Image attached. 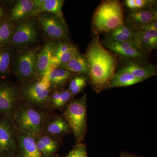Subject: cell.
<instances>
[{
    "label": "cell",
    "instance_id": "23",
    "mask_svg": "<svg viewBox=\"0 0 157 157\" xmlns=\"http://www.w3.org/2000/svg\"><path fill=\"white\" fill-rule=\"evenodd\" d=\"M53 46L51 42L46 43L38 54L37 73L40 77L45 75L50 67Z\"/></svg>",
    "mask_w": 157,
    "mask_h": 157
},
{
    "label": "cell",
    "instance_id": "28",
    "mask_svg": "<svg viewBox=\"0 0 157 157\" xmlns=\"http://www.w3.org/2000/svg\"><path fill=\"white\" fill-rule=\"evenodd\" d=\"M75 48L76 47L74 45L70 43L65 42H59L56 45H54L52 56L58 59L63 54Z\"/></svg>",
    "mask_w": 157,
    "mask_h": 157
},
{
    "label": "cell",
    "instance_id": "12",
    "mask_svg": "<svg viewBox=\"0 0 157 157\" xmlns=\"http://www.w3.org/2000/svg\"><path fill=\"white\" fill-rule=\"evenodd\" d=\"M17 151L16 157H43L36 143V137L16 131Z\"/></svg>",
    "mask_w": 157,
    "mask_h": 157
},
{
    "label": "cell",
    "instance_id": "11",
    "mask_svg": "<svg viewBox=\"0 0 157 157\" xmlns=\"http://www.w3.org/2000/svg\"><path fill=\"white\" fill-rule=\"evenodd\" d=\"M37 36L35 22L32 21H25L14 27L10 43L14 46H25L35 42Z\"/></svg>",
    "mask_w": 157,
    "mask_h": 157
},
{
    "label": "cell",
    "instance_id": "22",
    "mask_svg": "<svg viewBox=\"0 0 157 157\" xmlns=\"http://www.w3.org/2000/svg\"><path fill=\"white\" fill-rule=\"evenodd\" d=\"M142 81L128 72L120 70L113 75L107 89L130 86Z\"/></svg>",
    "mask_w": 157,
    "mask_h": 157
},
{
    "label": "cell",
    "instance_id": "19",
    "mask_svg": "<svg viewBox=\"0 0 157 157\" xmlns=\"http://www.w3.org/2000/svg\"><path fill=\"white\" fill-rule=\"evenodd\" d=\"M136 30L131 25L124 24L107 34L106 40L118 42H135Z\"/></svg>",
    "mask_w": 157,
    "mask_h": 157
},
{
    "label": "cell",
    "instance_id": "1",
    "mask_svg": "<svg viewBox=\"0 0 157 157\" xmlns=\"http://www.w3.org/2000/svg\"><path fill=\"white\" fill-rule=\"evenodd\" d=\"M84 57L89 67L90 83L96 92L101 93L107 89L115 74L116 58L97 38L91 41Z\"/></svg>",
    "mask_w": 157,
    "mask_h": 157
},
{
    "label": "cell",
    "instance_id": "8",
    "mask_svg": "<svg viewBox=\"0 0 157 157\" xmlns=\"http://www.w3.org/2000/svg\"><path fill=\"white\" fill-rule=\"evenodd\" d=\"M20 89L9 82H0V111L3 115L11 116L20 104Z\"/></svg>",
    "mask_w": 157,
    "mask_h": 157
},
{
    "label": "cell",
    "instance_id": "7",
    "mask_svg": "<svg viewBox=\"0 0 157 157\" xmlns=\"http://www.w3.org/2000/svg\"><path fill=\"white\" fill-rule=\"evenodd\" d=\"M38 53L36 49H29L21 52L15 63V73L20 80L26 83L38 76L37 59Z\"/></svg>",
    "mask_w": 157,
    "mask_h": 157
},
{
    "label": "cell",
    "instance_id": "16",
    "mask_svg": "<svg viewBox=\"0 0 157 157\" xmlns=\"http://www.w3.org/2000/svg\"><path fill=\"white\" fill-rule=\"evenodd\" d=\"M156 9L152 8H144L132 10L127 16L124 22L132 27L157 21Z\"/></svg>",
    "mask_w": 157,
    "mask_h": 157
},
{
    "label": "cell",
    "instance_id": "30",
    "mask_svg": "<svg viewBox=\"0 0 157 157\" xmlns=\"http://www.w3.org/2000/svg\"><path fill=\"white\" fill-rule=\"evenodd\" d=\"M87 76L85 75H78L74 76L71 78L68 89L70 91H71L80 84L87 83Z\"/></svg>",
    "mask_w": 157,
    "mask_h": 157
},
{
    "label": "cell",
    "instance_id": "34",
    "mask_svg": "<svg viewBox=\"0 0 157 157\" xmlns=\"http://www.w3.org/2000/svg\"><path fill=\"white\" fill-rule=\"evenodd\" d=\"M119 157H144L136 155H133L132 154L126 152L125 151H122L121 152L120 156Z\"/></svg>",
    "mask_w": 157,
    "mask_h": 157
},
{
    "label": "cell",
    "instance_id": "27",
    "mask_svg": "<svg viewBox=\"0 0 157 157\" xmlns=\"http://www.w3.org/2000/svg\"><path fill=\"white\" fill-rule=\"evenodd\" d=\"M63 157H88L86 144L82 143L76 144L68 154Z\"/></svg>",
    "mask_w": 157,
    "mask_h": 157
},
{
    "label": "cell",
    "instance_id": "31",
    "mask_svg": "<svg viewBox=\"0 0 157 157\" xmlns=\"http://www.w3.org/2000/svg\"><path fill=\"white\" fill-rule=\"evenodd\" d=\"M77 49L76 48H73V49L68 51L65 53L63 54L59 57L58 59L60 63V66L62 65L65 64L67 63L73 57V55Z\"/></svg>",
    "mask_w": 157,
    "mask_h": 157
},
{
    "label": "cell",
    "instance_id": "36",
    "mask_svg": "<svg viewBox=\"0 0 157 157\" xmlns=\"http://www.w3.org/2000/svg\"><path fill=\"white\" fill-rule=\"evenodd\" d=\"M2 112H1V111H0V115H2Z\"/></svg>",
    "mask_w": 157,
    "mask_h": 157
},
{
    "label": "cell",
    "instance_id": "24",
    "mask_svg": "<svg viewBox=\"0 0 157 157\" xmlns=\"http://www.w3.org/2000/svg\"><path fill=\"white\" fill-rule=\"evenodd\" d=\"M64 3V1L63 0H44L42 6L37 11V14L41 12H49L65 21L62 12Z\"/></svg>",
    "mask_w": 157,
    "mask_h": 157
},
{
    "label": "cell",
    "instance_id": "3",
    "mask_svg": "<svg viewBox=\"0 0 157 157\" xmlns=\"http://www.w3.org/2000/svg\"><path fill=\"white\" fill-rule=\"evenodd\" d=\"M123 8L117 0L103 1L94 13L92 24L98 33L107 34L124 23Z\"/></svg>",
    "mask_w": 157,
    "mask_h": 157
},
{
    "label": "cell",
    "instance_id": "25",
    "mask_svg": "<svg viewBox=\"0 0 157 157\" xmlns=\"http://www.w3.org/2000/svg\"><path fill=\"white\" fill-rule=\"evenodd\" d=\"M14 26L10 20L0 23V47L10 43Z\"/></svg>",
    "mask_w": 157,
    "mask_h": 157
},
{
    "label": "cell",
    "instance_id": "2",
    "mask_svg": "<svg viewBox=\"0 0 157 157\" xmlns=\"http://www.w3.org/2000/svg\"><path fill=\"white\" fill-rule=\"evenodd\" d=\"M25 102H21L11 117L16 131L36 137L42 134L48 114Z\"/></svg>",
    "mask_w": 157,
    "mask_h": 157
},
{
    "label": "cell",
    "instance_id": "15",
    "mask_svg": "<svg viewBox=\"0 0 157 157\" xmlns=\"http://www.w3.org/2000/svg\"><path fill=\"white\" fill-rule=\"evenodd\" d=\"M37 147L43 157H54L60 147L61 138L42 133L36 137Z\"/></svg>",
    "mask_w": 157,
    "mask_h": 157
},
{
    "label": "cell",
    "instance_id": "33",
    "mask_svg": "<svg viewBox=\"0 0 157 157\" xmlns=\"http://www.w3.org/2000/svg\"><path fill=\"white\" fill-rule=\"evenodd\" d=\"M133 28L137 30L157 31V22L155 21V22L150 23L137 26Z\"/></svg>",
    "mask_w": 157,
    "mask_h": 157
},
{
    "label": "cell",
    "instance_id": "29",
    "mask_svg": "<svg viewBox=\"0 0 157 157\" xmlns=\"http://www.w3.org/2000/svg\"><path fill=\"white\" fill-rule=\"evenodd\" d=\"M73 98V95L68 89L62 90L60 97L55 109H63L72 100Z\"/></svg>",
    "mask_w": 157,
    "mask_h": 157
},
{
    "label": "cell",
    "instance_id": "18",
    "mask_svg": "<svg viewBox=\"0 0 157 157\" xmlns=\"http://www.w3.org/2000/svg\"><path fill=\"white\" fill-rule=\"evenodd\" d=\"M135 42L143 52L148 54L157 47V31L136 30Z\"/></svg>",
    "mask_w": 157,
    "mask_h": 157
},
{
    "label": "cell",
    "instance_id": "14",
    "mask_svg": "<svg viewBox=\"0 0 157 157\" xmlns=\"http://www.w3.org/2000/svg\"><path fill=\"white\" fill-rule=\"evenodd\" d=\"M121 70L128 72L136 78L143 81L155 76L157 73L155 65L138 61L128 60Z\"/></svg>",
    "mask_w": 157,
    "mask_h": 157
},
{
    "label": "cell",
    "instance_id": "5",
    "mask_svg": "<svg viewBox=\"0 0 157 157\" xmlns=\"http://www.w3.org/2000/svg\"><path fill=\"white\" fill-rule=\"evenodd\" d=\"M20 91L25 103L41 109L48 108L52 90L48 77L42 76L24 83Z\"/></svg>",
    "mask_w": 157,
    "mask_h": 157
},
{
    "label": "cell",
    "instance_id": "21",
    "mask_svg": "<svg viewBox=\"0 0 157 157\" xmlns=\"http://www.w3.org/2000/svg\"><path fill=\"white\" fill-rule=\"evenodd\" d=\"M34 10L33 0L17 1L10 12V21H17L33 15Z\"/></svg>",
    "mask_w": 157,
    "mask_h": 157
},
{
    "label": "cell",
    "instance_id": "13",
    "mask_svg": "<svg viewBox=\"0 0 157 157\" xmlns=\"http://www.w3.org/2000/svg\"><path fill=\"white\" fill-rule=\"evenodd\" d=\"M72 132L68 123L63 115H47L42 133L61 138Z\"/></svg>",
    "mask_w": 157,
    "mask_h": 157
},
{
    "label": "cell",
    "instance_id": "20",
    "mask_svg": "<svg viewBox=\"0 0 157 157\" xmlns=\"http://www.w3.org/2000/svg\"><path fill=\"white\" fill-rule=\"evenodd\" d=\"M59 67L78 75L88 76L89 73V67L87 61L84 56L79 53L78 50L67 63Z\"/></svg>",
    "mask_w": 157,
    "mask_h": 157
},
{
    "label": "cell",
    "instance_id": "26",
    "mask_svg": "<svg viewBox=\"0 0 157 157\" xmlns=\"http://www.w3.org/2000/svg\"><path fill=\"white\" fill-rule=\"evenodd\" d=\"M11 60V51L8 48L0 47V77L8 74Z\"/></svg>",
    "mask_w": 157,
    "mask_h": 157
},
{
    "label": "cell",
    "instance_id": "6",
    "mask_svg": "<svg viewBox=\"0 0 157 157\" xmlns=\"http://www.w3.org/2000/svg\"><path fill=\"white\" fill-rule=\"evenodd\" d=\"M16 129L10 116L0 118V157H16L17 151Z\"/></svg>",
    "mask_w": 157,
    "mask_h": 157
},
{
    "label": "cell",
    "instance_id": "9",
    "mask_svg": "<svg viewBox=\"0 0 157 157\" xmlns=\"http://www.w3.org/2000/svg\"><path fill=\"white\" fill-rule=\"evenodd\" d=\"M102 44L119 56L128 60L143 62L147 54L141 50L135 42H118L105 39Z\"/></svg>",
    "mask_w": 157,
    "mask_h": 157
},
{
    "label": "cell",
    "instance_id": "32",
    "mask_svg": "<svg viewBox=\"0 0 157 157\" xmlns=\"http://www.w3.org/2000/svg\"><path fill=\"white\" fill-rule=\"evenodd\" d=\"M155 3V1L151 0H134L135 10L151 7Z\"/></svg>",
    "mask_w": 157,
    "mask_h": 157
},
{
    "label": "cell",
    "instance_id": "35",
    "mask_svg": "<svg viewBox=\"0 0 157 157\" xmlns=\"http://www.w3.org/2000/svg\"><path fill=\"white\" fill-rule=\"evenodd\" d=\"M3 13H4L3 9L2 7H0V19H1L2 17Z\"/></svg>",
    "mask_w": 157,
    "mask_h": 157
},
{
    "label": "cell",
    "instance_id": "10",
    "mask_svg": "<svg viewBox=\"0 0 157 157\" xmlns=\"http://www.w3.org/2000/svg\"><path fill=\"white\" fill-rule=\"evenodd\" d=\"M39 23L45 34L52 39L63 40L68 38L67 29L64 21L52 14H43Z\"/></svg>",
    "mask_w": 157,
    "mask_h": 157
},
{
    "label": "cell",
    "instance_id": "4",
    "mask_svg": "<svg viewBox=\"0 0 157 157\" xmlns=\"http://www.w3.org/2000/svg\"><path fill=\"white\" fill-rule=\"evenodd\" d=\"M86 97L85 94L81 98L72 99L63 114L74 135L76 144L82 143L87 131Z\"/></svg>",
    "mask_w": 157,
    "mask_h": 157
},
{
    "label": "cell",
    "instance_id": "17",
    "mask_svg": "<svg viewBox=\"0 0 157 157\" xmlns=\"http://www.w3.org/2000/svg\"><path fill=\"white\" fill-rule=\"evenodd\" d=\"M73 74L72 72L61 67L50 65L43 76L48 77L51 88L55 91L61 90L71 79Z\"/></svg>",
    "mask_w": 157,
    "mask_h": 157
}]
</instances>
